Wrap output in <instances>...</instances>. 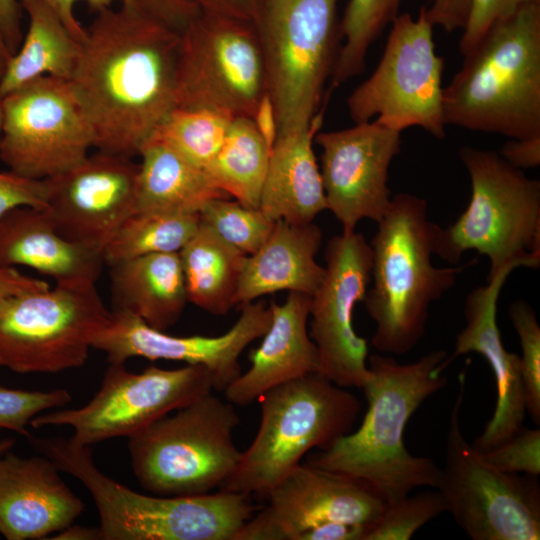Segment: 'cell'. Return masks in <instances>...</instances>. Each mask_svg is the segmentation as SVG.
Masks as SVG:
<instances>
[{
    "instance_id": "1",
    "label": "cell",
    "mask_w": 540,
    "mask_h": 540,
    "mask_svg": "<svg viewBox=\"0 0 540 540\" xmlns=\"http://www.w3.org/2000/svg\"><path fill=\"white\" fill-rule=\"evenodd\" d=\"M95 13L69 81L94 147L132 158L177 108L180 32L127 6Z\"/></svg>"
},
{
    "instance_id": "2",
    "label": "cell",
    "mask_w": 540,
    "mask_h": 540,
    "mask_svg": "<svg viewBox=\"0 0 540 540\" xmlns=\"http://www.w3.org/2000/svg\"><path fill=\"white\" fill-rule=\"evenodd\" d=\"M447 358L444 350L408 364L371 355L370 375L361 388L368 406L359 428L309 457L307 463L367 483L386 504L418 487L436 488L441 468L431 458L412 455L404 444V431L421 404L445 387L442 373Z\"/></svg>"
},
{
    "instance_id": "3",
    "label": "cell",
    "mask_w": 540,
    "mask_h": 540,
    "mask_svg": "<svg viewBox=\"0 0 540 540\" xmlns=\"http://www.w3.org/2000/svg\"><path fill=\"white\" fill-rule=\"evenodd\" d=\"M446 125L540 136V2L494 22L443 88Z\"/></svg>"
},
{
    "instance_id": "4",
    "label": "cell",
    "mask_w": 540,
    "mask_h": 540,
    "mask_svg": "<svg viewBox=\"0 0 540 540\" xmlns=\"http://www.w3.org/2000/svg\"><path fill=\"white\" fill-rule=\"evenodd\" d=\"M438 225L428 219L425 199L399 193L371 239V282L363 301L375 323L372 346L404 355L423 339L429 308L451 289L473 261L436 267L432 263Z\"/></svg>"
},
{
    "instance_id": "5",
    "label": "cell",
    "mask_w": 540,
    "mask_h": 540,
    "mask_svg": "<svg viewBox=\"0 0 540 540\" xmlns=\"http://www.w3.org/2000/svg\"><path fill=\"white\" fill-rule=\"evenodd\" d=\"M30 440L88 490L98 511L101 540H234L258 509L252 496L238 492L142 494L100 471L88 445L71 437Z\"/></svg>"
},
{
    "instance_id": "6",
    "label": "cell",
    "mask_w": 540,
    "mask_h": 540,
    "mask_svg": "<svg viewBox=\"0 0 540 540\" xmlns=\"http://www.w3.org/2000/svg\"><path fill=\"white\" fill-rule=\"evenodd\" d=\"M255 438L219 490L265 499L313 448L326 450L350 433L361 401L320 373L278 385L260 398Z\"/></svg>"
},
{
    "instance_id": "7",
    "label": "cell",
    "mask_w": 540,
    "mask_h": 540,
    "mask_svg": "<svg viewBox=\"0 0 540 540\" xmlns=\"http://www.w3.org/2000/svg\"><path fill=\"white\" fill-rule=\"evenodd\" d=\"M471 195L466 209L446 228L439 225L434 253L457 264L475 250L489 259L487 280L511 263L540 265V182L491 150L463 146Z\"/></svg>"
},
{
    "instance_id": "8",
    "label": "cell",
    "mask_w": 540,
    "mask_h": 540,
    "mask_svg": "<svg viewBox=\"0 0 540 540\" xmlns=\"http://www.w3.org/2000/svg\"><path fill=\"white\" fill-rule=\"evenodd\" d=\"M233 404L211 392L129 437L133 473L147 491L192 496L219 488L242 452L234 443L239 425Z\"/></svg>"
},
{
    "instance_id": "9",
    "label": "cell",
    "mask_w": 540,
    "mask_h": 540,
    "mask_svg": "<svg viewBox=\"0 0 540 540\" xmlns=\"http://www.w3.org/2000/svg\"><path fill=\"white\" fill-rule=\"evenodd\" d=\"M255 26L277 136L310 128L338 54L337 0H263Z\"/></svg>"
},
{
    "instance_id": "10",
    "label": "cell",
    "mask_w": 540,
    "mask_h": 540,
    "mask_svg": "<svg viewBox=\"0 0 540 540\" xmlns=\"http://www.w3.org/2000/svg\"><path fill=\"white\" fill-rule=\"evenodd\" d=\"M95 283L60 281L0 299V367L20 374L82 367L111 312Z\"/></svg>"
},
{
    "instance_id": "11",
    "label": "cell",
    "mask_w": 540,
    "mask_h": 540,
    "mask_svg": "<svg viewBox=\"0 0 540 540\" xmlns=\"http://www.w3.org/2000/svg\"><path fill=\"white\" fill-rule=\"evenodd\" d=\"M464 368L450 413L445 462L436 487L446 511L472 540H539L540 487L536 477L495 468L462 434Z\"/></svg>"
},
{
    "instance_id": "12",
    "label": "cell",
    "mask_w": 540,
    "mask_h": 540,
    "mask_svg": "<svg viewBox=\"0 0 540 540\" xmlns=\"http://www.w3.org/2000/svg\"><path fill=\"white\" fill-rule=\"evenodd\" d=\"M265 93L266 69L255 23L199 11L180 32L177 108L251 118Z\"/></svg>"
},
{
    "instance_id": "13",
    "label": "cell",
    "mask_w": 540,
    "mask_h": 540,
    "mask_svg": "<svg viewBox=\"0 0 540 540\" xmlns=\"http://www.w3.org/2000/svg\"><path fill=\"white\" fill-rule=\"evenodd\" d=\"M391 25L376 69L347 98L349 115L355 123L376 117L400 132L417 126L443 139L444 58L436 54L426 6L417 18L398 14Z\"/></svg>"
},
{
    "instance_id": "14",
    "label": "cell",
    "mask_w": 540,
    "mask_h": 540,
    "mask_svg": "<svg viewBox=\"0 0 540 540\" xmlns=\"http://www.w3.org/2000/svg\"><path fill=\"white\" fill-rule=\"evenodd\" d=\"M214 389L209 370L200 365L163 369L150 365L140 373L109 363L101 386L82 407L35 416L30 425L69 426L71 438L83 445L131 437L154 421Z\"/></svg>"
},
{
    "instance_id": "15",
    "label": "cell",
    "mask_w": 540,
    "mask_h": 540,
    "mask_svg": "<svg viewBox=\"0 0 540 540\" xmlns=\"http://www.w3.org/2000/svg\"><path fill=\"white\" fill-rule=\"evenodd\" d=\"M0 160L43 180L81 163L94 147L92 128L70 81L43 76L1 98Z\"/></svg>"
},
{
    "instance_id": "16",
    "label": "cell",
    "mask_w": 540,
    "mask_h": 540,
    "mask_svg": "<svg viewBox=\"0 0 540 540\" xmlns=\"http://www.w3.org/2000/svg\"><path fill=\"white\" fill-rule=\"evenodd\" d=\"M324 259V277L309 311L319 373L340 387L362 388L370 375L369 347L354 329L353 312L370 286L371 246L361 233L342 232L327 242Z\"/></svg>"
},
{
    "instance_id": "17",
    "label": "cell",
    "mask_w": 540,
    "mask_h": 540,
    "mask_svg": "<svg viewBox=\"0 0 540 540\" xmlns=\"http://www.w3.org/2000/svg\"><path fill=\"white\" fill-rule=\"evenodd\" d=\"M265 499L268 504L234 540H298L306 530L331 521L370 528L387 505L367 483L307 462L286 475Z\"/></svg>"
},
{
    "instance_id": "18",
    "label": "cell",
    "mask_w": 540,
    "mask_h": 540,
    "mask_svg": "<svg viewBox=\"0 0 540 540\" xmlns=\"http://www.w3.org/2000/svg\"><path fill=\"white\" fill-rule=\"evenodd\" d=\"M138 164L98 151L46 185L45 213L67 240L103 255L136 211Z\"/></svg>"
},
{
    "instance_id": "19",
    "label": "cell",
    "mask_w": 540,
    "mask_h": 540,
    "mask_svg": "<svg viewBox=\"0 0 540 540\" xmlns=\"http://www.w3.org/2000/svg\"><path fill=\"white\" fill-rule=\"evenodd\" d=\"M321 148V176L327 210L342 232L355 231L363 219L376 223L387 213L392 196L388 172L401 150V132L376 119L314 138Z\"/></svg>"
},
{
    "instance_id": "20",
    "label": "cell",
    "mask_w": 540,
    "mask_h": 540,
    "mask_svg": "<svg viewBox=\"0 0 540 540\" xmlns=\"http://www.w3.org/2000/svg\"><path fill=\"white\" fill-rule=\"evenodd\" d=\"M271 309L264 302L242 305L235 324L219 336H174L154 329L138 317L113 309L98 333L93 349L106 354L109 363L124 364L133 357L184 362L209 370L214 389L224 391L240 374L245 348L266 333Z\"/></svg>"
},
{
    "instance_id": "21",
    "label": "cell",
    "mask_w": 540,
    "mask_h": 540,
    "mask_svg": "<svg viewBox=\"0 0 540 540\" xmlns=\"http://www.w3.org/2000/svg\"><path fill=\"white\" fill-rule=\"evenodd\" d=\"M521 266L511 263L476 287L464 304L465 327L456 336L449 365L467 353H478L490 366L496 385V405L483 432L471 443L481 453L489 451L512 437L523 427L526 413L520 357L509 352L497 325V303L508 276Z\"/></svg>"
},
{
    "instance_id": "22",
    "label": "cell",
    "mask_w": 540,
    "mask_h": 540,
    "mask_svg": "<svg viewBox=\"0 0 540 540\" xmlns=\"http://www.w3.org/2000/svg\"><path fill=\"white\" fill-rule=\"evenodd\" d=\"M46 456H0V534L8 540L47 539L71 525L84 504Z\"/></svg>"
},
{
    "instance_id": "23",
    "label": "cell",
    "mask_w": 540,
    "mask_h": 540,
    "mask_svg": "<svg viewBox=\"0 0 540 540\" xmlns=\"http://www.w3.org/2000/svg\"><path fill=\"white\" fill-rule=\"evenodd\" d=\"M310 296L289 292L282 304L271 302V323L261 344L250 351V368L223 391L233 405L245 406L268 390L310 373L320 358L307 328Z\"/></svg>"
},
{
    "instance_id": "24",
    "label": "cell",
    "mask_w": 540,
    "mask_h": 540,
    "mask_svg": "<svg viewBox=\"0 0 540 540\" xmlns=\"http://www.w3.org/2000/svg\"><path fill=\"white\" fill-rule=\"evenodd\" d=\"M321 244L322 231L315 223L277 220L263 245L246 256L235 304L285 290L313 296L325 273L316 261Z\"/></svg>"
},
{
    "instance_id": "25",
    "label": "cell",
    "mask_w": 540,
    "mask_h": 540,
    "mask_svg": "<svg viewBox=\"0 0 540 540\" xmlns=\"http://www.w3.org/2000/svg\"><path fill=\"white\" fill-rule=\"evenodd\" d=\"M104 258L64 238L43 209L18 207L0 217V265L25 266L55 282H96Z\"/></svg>"
},
{
    "instance_id": "26",
    "label": "cell",
    "mask_w": 540,
    "mask_h": 540,
    "mask_svg": "<svg viewBox=\"0 0 540 540\" xmlns=\"http://www.w3.org/2000/svg\"><path fill=\"white\" fill-rule=\"evenodd\" d=\"M322 117L308 129L277 136L272 146L259 209L274 221L310 223L327 210L313 150Z\"/></svg>"
},
{
    "instance_id": "27",
    "label": "cell",
    "mask_w": 540,
    "mask_h": 540,
    "mask_svg": "<svg viewBox=\"0 0 540 540\" xmlns=\"http://www.w3.org/2000/svg\"><path fill=\"white\" fill-rule=\"evenodd\" d=\"M109 267L113 309L160 331L179 321L188 302L179 252L144 255Z\"/></svg>"
},
{
    "instance_id": "28",
    "label": "cell",
    "mask_w": 540,
    "mask_h": 540,
    "mask_svg": "<svg viewBox=\"0 0 540 540\" xmlns=\"http://www.w3.org/2000/svg\"><path fill=\"white\" fill-rule=\"evenodd\" d=\"M136 211L199 214L215 198H228L206 172L151 136L141 147Z\"/></svg>"
},
{
    "instance_id": "29",
    "label": "cell",
    "mask_w": 540,
    "mask_h": 540,
    "mask_svg": "<svg viewBox=\"0 0 540 540\" xmlns=\"http://www.w3.org/2000/svg\"><path fill=\"white\" fill-rule=\"evenodd\" d=\"M28 15V29L0 81V98L43 76L69 81L81 43L44 0H18Z\"/></svg>"
},
{
    "instance_id": "30",
    "label": "cell",
    "mask_w": 540,
    "mask_h": 540,
    "mask_svg": "<svg viewBox=\"0 0 540 540\" xmlns=\"http://www.w3.org/2000/svg\"><path fill=\"white\" fill-rule=\"evenodd\" d=\"M188 302L213 315H225L235 298L246 254L200 221L194 236L179 251Z\"/></svg>"
},
{
    "instance_id": "31",
    "label": "cell",
    "mask_w": 540,
    "mask_h": 540,
    "mask_svg": "<svg viewBox=\"0 0 540 540\" xmlns=\"http://www.w3.org/2000/svg\"><path fill=\"white\" fill-rule=\"evenodd\" d=\"M270 152L252 119L235 117L205 172L228 197L246 207L259 208Z\"/></svg>"
},
{
    "instance_id": "32",
    "label": "cell",
    "mask_w": 540,
    "mask_h": 540,
    "mask_svg": "<svg viewBox=\"0 0 540 540\" xmlns=\"http://www.w3.org/2000/svg\"><path fill=\"white\" fill-rule=\"evenodd\" d=\"M200 225L199 214L135 211L103 252L108 266L155 254L179 252Z\"/></svg>"
},
{
    "instance_id": "33",
    "label": "cell",
    "mask_w": 540,
    "mask_h": 540,
    "mask_svg": "<svg viewBox=\"0 0 540 540\" xmlns=\"http://www.w3.org/2000/svg\"><path fill=\"white\" fill-rule=\"evenodd\" d=\"M402 0H349L339 22L344 44L337 54L331 74L338 87L363 72L371 44L398 16Z\"/></svg>"
},
{
    "instance_id": "34",
    "label": "cell",
    "mask_w": 540,
    "mask_h": 540,
    "mask_svg": "<svg viewBox=\"0 0 540 540\" xmlns=\"http://www.w3.org/2000/svg\"><path fill=\"white\" fill-rule=\"evenodd\" d=\"M232 119L208 109L175 108L152 136L205 171L222 146Z\"/></svg>"
},
{
    "instance_id": "35",
    "label": "cell",
    "mask_w": 540,
    "mask_h": 540,
    "mask_svg": "<svg viewBox=\"0 0 540 540\" xmlns=\"http://www.w3.org/2000/svg\"><path fill=\"white\" fill-rule=\"evenodd\" d=\"M201 223L222 240L246 255L257 251L267 240L276 221L259 208H249L228 198H215L199 212Z\"/></svg>"
},
{
    "instance_id": "36",
    "label": "cell",
    "mask_w": 540,
    "mask_h": 540,
    "mask_svg": "<svg viewBox=\"0 0 540 540\" xmlns=\"http://www.w3.org/2000/svg\"><path fill=\"white\" fill-rule=\"evenodd\" d=\"M443 512L446 507L439 491L409 494L386 505L364 540H409L423 525Z\"/></svg>"
},
{
    "instance_id": "37",
    "label": "cell",
    "mask_w": 540,
    "mask_h": 540,
    "mask_svg": "<svg viewBox=\"0 0 540 540\" xmlns=\"http://www.w3.org/2000/svg\"><path fill=\"white\" fill-rule=\"evenodd\" d=\"M61 18L69 32L82 43L86 29L74 15V6L85 1L94 12L112 7L113 3L127 6L154 17L181 32L199 13V9L187 0H44Z\"/></svg>"
},
{
    "instance_id": "38",
    "label": "cell",
    "mask_w": 540,
    "mask_h": 540,
    "mask_svg": "<svg viewBox=\"0 0 540 540\" xmlns=\"http://www.w3.org/2000/svg\"><path fill=\"white\" fill-rule=\"evenodd\" d=\"M509 317L518 335L526 412L540 424V326L535 310L523 301L510 304Z\"/></svg>"
},
{
    "instance_id": "39",
    "label": "cell",
    "mask_w": 540,
    "mask_h": 540,
    "mask_svg": "<svg viewBox=\"0 0 540 540\" xmlns=\"http://www.w3.org/2000/svg\"><path fill=\"white\" fill-rule=\"evenodd\" d=\"M71 399L70 393L61 388L30 391L0 386V428L30 437L27 426L35 416L48 409L64 407Z\"/></svg>"
},
{
    "instance_id": "40",
    "label": "cell",
    "mask_w": 540,
    "mask_h": 540,
    "mask_svg": "<svg viewBox=\"0 0 540 540\" xmlns=\"http://www.w3.org/2000/svg\"><path fill=\"white\" fill-rule=\"evenodd\" d=\"M481 454L490 465L503 472L537 477L540 474V430L523 426L508 440Z\"/></svg>"
},
{
    "instance_id": "41",
    "label": "cell",
    "mask_w": 540,
    "mask_h": 540,
    "mask_svg": "<svg viewBox=\"0 0 540 540\" xmlns=\"http://www.w3.org/2000/svg\"><path fill=\"white\" fill-rule=\"evenodd\" d=\"M531 2L540 0H472L459 42L460 53L464 56L470 52L498 19Z\"/></svg>"
},
{
    "instance_id": "42",
    "label": "cell",
    "mask_w": 540,
    "mask_h": 540,
    "mask_svg": "<svg viewBox=\"0 0 540 540\" xmlns=\"http://www.w3.org/2000/svg\"><path fill=\"white\" fill-rule=\"evenodd\" d=\"M44 180L20 176L12 171L0 172V217L18 207L44 209Z\"/></svg>"
},
{
    "instance_id": "43",
    "label": "cell",
    "mask_w": 540,
    "mask_h": 540,
    "mask_svg": "<svg viewBox=\"0 0 540 540\" xmlns=\"http://www.w3.org/2000/svg\"><path fill=\"white\" fill-rule=\"evenodd\" d=\"M472 0H431L426 15L433 26L445 32L463 29L468 20Z\"/></svg>"
},
{
    "instance_id": "44",
    "label": "cell",
    "mask_w": 540,
    "mask_h": 540,
    "mask_svg": "<svg viewBox=\"0 0 540 540\" xmlns=\"http://www.w3.org/2000/svg\"><path fill=\"white\" fill-rule=\"evenodd\" d=\"M200 11L256 22L263 0H187Z\"/></svg>"
},
{
    "instance_id": "45",
    "label": "cell",
    "mask_w": 540,
    "mask_h": 540,
    "mask_svg": "<svg viewBox=\"0 0 540 540\" xmlns=\"http://www.w3.org/2000/svg\"><path fill=\"white\" fill-rule=\"evenodd\" d=\"M498 153L508 164L517 169L536 168L540 165V136L511 139Z\"/></svg>"
},
{
    "instance_id": "46",
    "label": "cell",
    "mask_w": 540,
    "mask_h": 540,
    "mask_svg": "<svg viewBox=\"0 0 540 540\" xmlns=\"http://www.w3.org/2000/svg\"><path fill=\"white\" fill-rule=\"evenodd\" d=\"M369 527L343 522H324L303 532L298 540H364Z\"/></svg>"
},
{
    "instance_id": "47",
    "label": "cell",
    "mask_w": 540,
    "mask_h": 540,
    "mask_svg": "<svg viewBox=\"0 0 540 540\" xmlns=\"http://www.w3.org/2000/svg\"><path fill=\"white\" fill-rule=\"evenodd\" d=\"M47 281L19 272L16 268L0 265V299L48 288Z\"/></svg>"
},
{
    "instance_id": "48",
    "label": "cell",
    "mask_w": 540,
    "mask_h": 540,
    "mask_svg": "<svg viewBox=\"0 0 540 540\" xmlns=\"http://www.w3.org/2000/svg\"><path fill=\"white\" fill-rule=\"evenodd\" d=\"M21 11L22 8L18 0H0V26L13 54L17 51L23 38Z\"/></svg>"
},
{
    "instance_id": "49",
    "label": "cell",
    "mask_w": 540,
    "mask_h": 540,
    "mask_svg": "<svg viewBox=\"0 0 540 540\" xmlns=\"http://www.w3.org/2000/svg\"><path fill=\"white\" fill-rule=\"evenodd\" d=\"M251 119L257 131L271 150L277 138L278 124L275 108L268 93H265L259 100Z\"/></svg>"
},
{
    "instance_id": "50",
    "label": "cell",
    "mask_w": 540,
    "mask_h": 540,
    "mask_svg": "<svg viewBox=\"0 0 540 540\" xmlns=\"http://www.w3.org/2000/svg\"><path fill=\"white\" fill-rule=\"evenodd\" d=\"M53 540H101L99 527H86L81 525H69L60 530Z\"/></svg>"
},
{
    "instance_id": "51",
    "label": "cell",
    "mask_w": 540,
    "mask_h": 540,
    "mask_svg": "<svg viewBox=\"0 0 540 540\" xmlns=\"http://www.w3.org/2000/svg\"><path fill=\"white\" fill-rule=\"evenodd\" d=\"M13 55L0 26V81Z\"/></svg>"
},
{
    "instance_id": "52",
    "label": "cell",
    "mask_w": 540,
    "mask_h": 540,
    "mask_svg": "<svg viewBox=\"0 0 540 540\" xmlns=\"http://www.w3.org/2000/svg\"><path fill=\"white\" fill-rule=\"evenodd\" d=\"M15 440L13 438H6L0 441V456L8 452L14 445Z\"/></svg>"
},
{
    "instance_id": "53",
    "label": "cell",
    "mask_w": 540,
    "mask_h": 540,
    "mask_svg": "<svg viewBox=\"0 0 540 540\" xmlns=\"http://www.w3.org/2000/svg\"><path fill=\"white\" fill-rule=\"evenodd\" d=\"M1 131H2V103L0 98V139H1Z\"/></svg>"
}]
</instances>
